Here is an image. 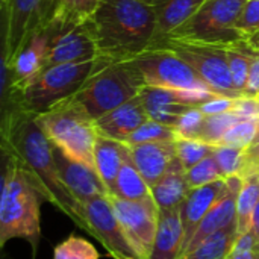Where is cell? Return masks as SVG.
<instances>
[{"label":"cell","mask_w":259,"mask_h":259,"mask_svg":"<svg viewBox=\"0 0 259 259\" xmlns=\"http://www.w3.org/2000/svg\"><path fill=\"white\" fill-rule=\"evenodd\" d=\"M212 155L219 164L223 179L241 176L244 165V149L231 146H214Z\"/></svg>","instance_id":"33"},{"label":"cell","mask_w":259,"mask_h":259,"mask_svg":"<svg viewBox=\"0 0 259 259\" xmlns=\"http://www.w3.org/2000/svg\"><path fill=\"white\" fill-rule=\"evenodd\" d=\"M94 61L59 64L46 67L23 90L3 99V105H14L26 112L39 115L56 103L73 97L93 74Z\"/></svg>","instance_id":"5"},{"label":"cell","mask_w":259,"mask_h":259,"mask_svg":"<svg viewBox=\"0 0 259 259\" xmlns=\"http://www.w3.org/2000/svg\"><path fill=\"white\" fill-rule=\"evenodd\" d=\"M185 171L187 170L176 158L167 175L156 185L152 187V199L159 211L181 208V205L187 199L191 188L188 185Z\"/></svg>","instance_id":"22"},{"label":"cell","mask_w":259,"mask_h":259,"mask_svg":"<svg viewBox=\"0 0 259 259\" xmlns=\"http://www.w3.org/2000/svg\"><path fill=\"white\" fill-rule=\"evenodd\" d=\"M238 240L237 223L212 234L181 259H228Z\"/></svg>","instance_id":"25"},{"label":"cell","mask_w":259,"mask_h":259,"mask_svg":"<svg viewBox=\"0 0 259 259\" xmlns=\"http://www.w3.org/2000/svg\"><path fill=\"white\" fill-rule=\"evenodd\" d=\"M36 120L50 141L70 158L94 167V144L99 137L96 120L74 96L56 103Z\"/></svg>","instance_id":"6"},{"label":"cell","mask_w":259,"mask_h":259,"mask_svg":"<svg viewBox=\"0 0 259 259\" xmlns=\"http://www.w3.org/2000/svg\"><path fill=\"white\" fill-rule=\"evenodd\" d=\"M205 2L206 0H159L153 6L156 14L155 44L188 21Z\"/></svg>","instance_id":"23"},{"label":"cell","mask_w":259,"mask_h":259,"mask_svg":"<svg viewBox=\"0 0 259 259\" xmlns=\"http://www.w3.org/2000/svg\"><path fill=\"white\" fill-rule=\"evenodd\" d=\"M259 131V118H243L226 131L217 146L247 149Z\"/></svg>","instance_id":"32"},{"label":"cell","mask_w":259,"mask_h":259,"mask_svg":"<svg viewBox=\"0 0 259 259\" xmlns=\"http://www.w3.org/2000/svg\"><path fill=\"white\" fill-rule=\"evenodd\" d=\"M243 120L238 114L232 112H225V114H217V115H206L199 134V140L217 146L222 140V137L226 134L229 127H232L235 123Z\"/></svg>","instance_id":"30"},{"label":"cell","mask_w":259,"mask_h":259,"mask_svg":"<svg viewBox=\"0 0 259 259\" xmlns=\"http://www.w3.org/2000/svg\"><path fill=\"white\" fill-rule=\"evenodd\" d=\"M246 41H247V44H249L252 49H255V50H258L259 52V30H256L255 33H252V35H249V36H246Z\"/></svg>","instance_id":"42"},{"label":"cell","mask_w":259,"mask_h":259,"mask_svg":"<svg viewBox=\"0 0 259 259\" xmlns=\"http://www.w3.org/2000/svg\"><path fill=\"white\" fill-rule=\"evenodd\" d=\"M129 152L134 164L150 188L167 175L178 158L175 141L135 144L129 146Z\"/></svg>","instance_id":"17"},{"label":"cell","mask_w":259,"mask_h":259,"mask_svg":"<svg viewBox=\"0 0 259 259\" xmlns=\"http://www.w3.org/2000/svg\"><path fill=\"white\" fill-rule=\"evenodd\" d=\"M237 27L244 38L259 30V0H247L238 18Z\"/></svg>","instance_id":"38"},{"label":"cell","mask_w":259,"mask_h":259,"mask_svg":"<svg viewBox=\"0 0 259 259\" xmlns=\"http://www.w3.org/2000/svg\"><path fill=\"white\" fill-rule=\"evenodd\" d=\"M246 97H259V52L253 49L250 56V68H249V79L246 88Z\"/></svg>","instance_id":"41"},{"label":"cell","mask_w":259,"mask_h":259,"mask_svg":"<svg viewBox=\"0 0 259 259\" xmlns=\"http://www.w3.org/2000/svg\"><path fill=\"white\" fill-rule=\"evenodd\" d=\"M47 67L79 64L99 58L96 42L85 24H61L47 21Z\"/></svg>","instance_id":"12"},{"label":"cell","mask_w":259,"mask_h":259,"mask_svg":"<svg viewBox=\"0 0 259 259\" xmlns=\"http://www.w3.org/2000/svg\"><path fill=\"white\" fill-rule=\"evenodd\" d=\"M127 156L129 146L126 143L99 134L94 144V167L109 193Z\"/></svg>","instance_id":"21"},{"label":"cell","mask_w":259,"mask_h":259,"mask_svg":"<svg viewBox=\"0 0 259 259\" xmlns=\"http://www.w3.org/2000/svg\"><path fill=\"white\" fill-rule=\"evenodd\" d=\"M53 155L62 184L82 205L99 196H111L96 168L70 158L62 149L55 144Z\"/></svg>","instance_id":"15"},{"label":"cell","mask_w":259,"mask_h":259,"mask_svg":"<svg viewBox=\"0 0 259 259\" xmlns=\"http://www.w3.org/2000/svg\"><path fill=\"white\" fill-rule=\"evenodd\" d=\"M0 3H2V8H3V6H5V5L8 3V0H0Z\"/></svg>","instance_id":"45"},{"label":"cell","mask_w":259,"mask_h":259,"mask_svg":"<svg viewBox=\"0 0 259 259\" xmlns=\"http://www.w3.org/2000/svg\"><path fill=\"white\" fill-rule=\"evenodd\" d=\"M147 120L149 115L138 94L137 97L131 99L129 102L120 105L118 108L96 120V126L100 135L124 143L127 137Z\"/></svg>","instance_id":"19"},{"label":"cell","mask_w":259,"mask_h":259,"mask_svg":"<svg viewBox=\"0 0 259 259\" xmlns=\"http://www.w3.org/2000/svg\"><path fill=\"white\" fill-rule=\"evenodd\" d=\"M226 188V179H220L206 185H202L199 188H191L187 199L181 205V217L184 225V249L182 256L193 240L194 232L197 231L200 222L205 219L208 211L212 208V205L220 199Z\"/></svg>","instance_id":"18"},{"label":"cell","mask_w":259,"mask_h":259,"mask_svg":"<svg viewBox=\"0 0 259 259\" xmlns=\"http://www.w3.org/2000/svg\"><path fill=\"white\" fill-rule=\"evenodd\" d=\"M50 8L52 0H8L2 8L5 17L3 64H11L30 35L47 23Z\"/></svg>","instance_id":"10"},{"label":"cell","mask_w":259,"mask_h":259,"mask_svg":"<svg viewBox=\"0 0 259 259\" xmlns=\"http://www.w3.org/2000/svg\"><path fill=\"white\" fill-rule=\"evenodd\" d=\"M111 196H115L124 200H134V202L152 200V188L146 182V179L141 176L137 165L134 164L131 158V152L114 182Z\"/></svg>","instance_id":"24"},{"label":"cell","mask_w":259,"mask_h":259,"mask_svg":"<svg viewBox=\"0 0 259 259\" xmlns=\"http://www.w3.org/2000/svg\"><path fill=\"white\" fill-rule=\"evenodd\" d=\"M102 0H52L47 21L61 24H85L99 9Z\"/></svg>","instance_id":"26"},{"label":"cell","mask_w":259,"mask_h":259,"mask_svg":"<svg viewBox=\"0 0 259 259\" xmlns=\"http://www.w3.org/2000/svg\"><path fill=\"white\" fill-rule=\"evenodd\" d=\"M205 117L206 115L202 112L200 106H196V108H191L190 111H187L175 124V131H176L178 137L199 140V134H200Z\"/></svg>","instance_id":"36"},{"label":"cell","mask_w":259,"mask_h":259,"mask_svg":"<svg viewBox=\"0 0 259 259\" xmlns=\"http://www.w3.org/2000/svg\"><path fill=\"white\" fill-rule=\"evenodd\" d=\"M241 185H243V179L240 176L226 179V188H225L223 194L212 205V208L208 211L205 219L200 222L185 253L194 250L203 240H206L212 234L228 228L232 223H237V199H238Z\"/></svg>","instance_id":"16"},{"label":"cell","mask_w":259,"mask_h":259,"mask_svg":"<svg viewBox=\"0 0 259 259\" xmlns=\"http://www.w3.org/2000/svg\"><path fill=\"white\" fill-rule=\"evenodd\" d=\"M2 152L15 158L33 178L47 202L87 231L83 205L62 184L53 155V143L39 126L36 115L14 105H3Z\"/></svg>","instance_id":"1"},{"label":"cell","mask_w":259,"mask_h":259,"mask_svg":"<svg viewBox=\"0 0 259 259\" xmlns=\"http://www.w3.org/2000/svg\"><path fill=\"white\" fill-rule=\"evenodd\" d=\"M144 79L131 61H108L97 58L93 74L74 94L94 120L137 97Z\"/></svg>","instance_id":"4"},{"label":"cell","mask_w":259,"mask_h":259,"mask_svg":"<svg viewBox=\"0 0 259 259\" xmlns=\"http://www.w3.org/2000/svg\"><path fill=\"white\" fill-rule=\"evenodd\" d=\"M83 214L87 232L97 238L112 259H143L129 241L109 197L99 196L85 202Z\"/></svg>","instance_id":"11"},{"label":"cell","mask_w":259,"mask_h":259,"mask_svg":"<svg viewBox=\"0 0 259 259\" xmlns=\"http://www.w3.org/2000/svg\"><path fill=\"white\" fill-rule=\"evenodd\" d=\"M181 208L159 211V225L149 259H181L184 249Z\"/></svg>","instance_id":"20"},{"label":"cell","mask_w":259,"mask_h":259,"mask_svg":"<svg viewBox=\"0 0 259 259\" xmlns=\"http://www.w3.org/2000/svg\"><path fill=\"white\" fill-rule=\"evenodd\" d=\"M252 175H259V131L252 144L244 149V165L240 178L244 179Z\"/></svg>","instance_id":"39"},{"label":"cell","mask_w":259,"mask_h":259,"mask_svg":"<svg viewBox=\"0 0 259 259\" xmlns=\"http://www.w3.org/2000/svg\"><path fill=\"white\" fill-rule=\"evenodd\" d=\"M178 134L173 126L162 124L155 120H147L135 132H132L124 141L127 146L146 144V143H161V141H176Z\"/></svg>","instance_id":"29"},{"label":"cell","mask_w":259,"mask_h":259,"mask_svg":"<svg viewBox=\"0 0 259 259\" xmlns=\"http://www.w3.org/2000/svg\"><path fill=\"white\" fill-rule=\"evenodd\" d=\"M129 61L138 68L146 85L215 94L190 64L165 47H150Z\"/></svg>","instance_id":"8"},{"label":"cell","mask_w":259,"mask_h":259,"mask_svg":"<svg viewBox=\"0 0 259 259\" xmlns=\"http://www.w3.org/2000/svg\"><path fill=\"white\" fill-rule=\"evenodd\" d=\"M246 3L247 0H206L167 38L217 47L240 42L244 35L238 30L237 23Z\"/></svg>","instance_id":"7"},{"label":"cell","mask_w":259,"mask_h":259,"mask_svg":"<svg viewBox=\"0 0 259 259\" xmlns=\"http://www.w3.org/2000/svg\"><path fill=\"white\" fill-rule=\"evenodd\" d=\"M176 146V155L181 164L185 170H190L196 164H199L202 159L209 156L214 150L212 144H208L202 140H193V138H182L178 137L175 141Z\"/></svg>","instance_id":"31"},{"label":"cell","mask_w":259,"mask_h":259,"mask_svg":"<svg viewBox=\"0 0 259 259\" xmlns=\"http://www.w3.org/2000/svg\"><path fill=\"white\" fill-rule=\"evenodd\" d=\"M0 196V247L12 238H23L38 246L41 237L39 209L44 196L30 173L12 156L3 155Z\"/></svg>","instance_id":"3"},{"label":"cell","mask_w":259,"mask_h":259,"mask_svg":"<svg viewBox=\"0 0 259 259\" xmlns=\"http://www.w3.org/2000/svg\"><path fill=\"white\" fill-rule=\"evenodd\" d=\"M259 203V175L243 179L241 190L237 199V228L238 237L246 234L253 225L255 209Z\"/></svg>","instance_id":"27"},{"label":"cell","mask_w":259,"mask_h":259,"mask_svg":"<svg viewBox=\"0 0 259 259\" xmlns=\"http://www.w3.org/2000/svg\"><path fill=\"white\" fill-rule=\"evenodd\" d=\"M141 2H144V3H149V5H152V6H155L159 0H141Z\"/></svg>","instance_id":"44"},{"label":"cell","mask_w":259,"mask_h":259,"mask_svg":"<svg viewBox=\"0 0 259 259\" xmlns=\"http://www.w3.org/2000/svg\"><path fill=\"white\" fill-rule=\"evenodd\" d=\"M152 47H165L176 53L202 76V79L211 87V90L217 96L232 99L243 97V94H240L234 87L223 47L188 42L171 38L161 39Z\"/></svg>","instance_id":"9"},{"label":"cell","mask_w":259,"mask_h":259,"mask_svg":"<svg viewBox=\"0 0 259 259\" xmlns=\"http://www.w3.org/2000/svg\"><path fill=\"white\" fill-rule=\"evenodd\" d=\"M97 249L85 238L71 235L64 243L58 244L53 259H99Z\"/></svg>","instance_id":"34"},{"label":"cell","mask_w":259,"mask_h":259,"mask_svg":"<svg viewBox=\"0 0 259 259\" xmlns=\"http://www.w3.org/2000/svg\"><path fill=\"white\" fill-rule=\"evenodd\" d=\"M228 259H259V234L253 228L238 237Z\"/></svg>","instance_id":"37"},{"label":"cell","mask_w":259,"mask_h":259,"mask_svg":"<svg viewBox=\"0 0 259 259\" xmlns=\"http://www.w3.org/2000/svg\"><path fill=\"white\" fill-rule=\"evenodd\" d=\"M185 175H187V181H188L190 188H199L202 185L223 179L222 171L219 168V164H217L212 153L209 156H206L205 159H202L194 167H191L190 170H187Z\"/></svg>","instance_id":"35"},{"label":"cell","mask_w":259,"mask_h":259,"mask_svg":"<svg viewBox=\"0 0 259 259\" xmlns=\"http://www.w3.org/2000/svg\"><path fill=\"white\" fill-rule=\"evenodd\" d=\"M85 26L108 61L134 59L156 41L155 8L141 0H102Z\"/></svg>","instance_id":"2"},{"label":"cell","mask_w":259,"mask_h":259,"mask_svg":"<svg viewBox=\"0 0 259 259\" xmlns=\"http://www.w3.org/2000/svg\"><path fill=\"white\" fill-rule=\"evenodd\" d=\"M115 214L135 250L143 259H149L159 225V209L152 200H124L109 196Z\"/></svg>","instance_id":"13"},{"label":"cell","mask_w":259,"mask_h":259,"mask_svg":"<svg viewBox=\"0 0 259 259\" xmlns=\"http://www.w3.org/2000/svg\"><path fill=\"white\" fill-rule=\"evenodd\" d=\"M225 53L229 65V71L232 76V82L235 90L240 94H246L247 79H249V68H250V56L253 49L247 44L246 38L240 42L225 46Z\"/></svg>","instance_id":"28"},{"label":"cell","mask_w":259,"mask_h":259,"mask_svg":"<svg viewBox=\"0 0 259 259\" xmlns=\"http://www.w3.org/2000/svg\"><path fill=\"white\" fill-rule=\"evenodd\" d=\"M140 97L143 100V105L150 120L175 127L178 120L187 111L200 106L205 102L219 96L211 93H191V91H179V90L144 85L140 93Z\"/></svg>","instance_id":"14"},{"label":"cell","mask_w":259,"mask_h":259,"mask_svg":"<svg viewBox=\"0 0 259 259\" xmlns=\"http://www.w3.org/2000/svg\"><path fill=\"white\" fill-rule=\"evenodd\" d=\"M252 228L256 231L259 234V203L258 206H256V209H255V215H253V225H252Z\"/></svg>","instance_id":"43"},{"label":"cell","mask_w":259,"mask_h":259,"mask_svg":"<svg viewBox=\"0 0 259 259\" xmlns=\"http://www.w3.org/2000/svg\"><path fill=\"white\" fill-rule=\"evenodd\" d=\"M237 99L232 97H214L203 105H200V109L205 115H217V114H225V112H232L235 108Z\"/></svg>","instance_id":"40"}]
</instances>
